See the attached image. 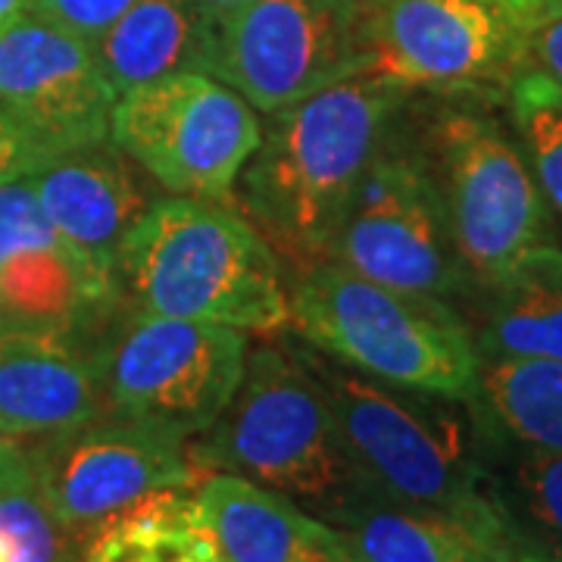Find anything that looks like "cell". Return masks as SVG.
<instances>
[{
  "mask_svg": "<svg viewBox=\"0 0 562 562\" xmlns=\"http://www.w3.org/2000/svg\"><path fill=\"white\" fill-rule=\"evenodd\" d=\"M406 103L409 91L362 69L269 116L235 198L281 266L328 260L347 203Z\"/></svg>",
  "mask_w": 562,
  "mask_h": 562,
  "instance_id": "1",
  "label": "cell"
},
{
  "mask_svg": "<svg viewBox=\"0 0 562 562\" xmlns=\"http://www.w3.org/2000/svg\"><path fill=\"white\" fill-rule=\"evenodd\" d=\"M297 350L328 394L360 494L506 528L491 441L469 401L366 379L306 344Z\"/></svg>",
  "mask_w": 562,
  "mask_h": 562,
  "instance_id": "2",
  "label": "cell"
},
{
  "mask_svg": "<svg viewBox=\"0 0 562 562\" xmlns=\"http://www.w3.org/2000/svg\"><path fill=\"white\" fill-rule=\"evenodd\" d=\"M116 301L157 316L276 335L291 322L284 266L257 225L225 201L157 198L128 232Z\"/></svg>",
  "mask_w": 562,
  "mask_h": 562,
  "instance_id": "3",
  "label": "cell"
},
{
  "mask_svg": "<svg viewBox=\"0 0 562 562\" xmlns=\"http://www.w3.org/2000/svg\"><path fill=\"white\" fill-rule=\"evenodd\" d=\"M288 303L294 335L328 360L394 387L472 401L479 347L460 306L362 279L335 260L294 269Z\"/></svg>",
  "mask_w": 562,
  "mask_h": 562,
  "instance_id": "4",
  "label": "cell"
},
{
  "mask_svg": "<svg viewBox=\"0 0 562 562\" xmlns=\"http://www.w3.org/2000/svg\"><path fill=\"white\" fill-rule=\"evenodd\" d=\"M201 469L232 472L335 522L360 494L335 409L301 350L262 344L247 353L225 413L191 447Z\"/></svg>",
  "mask_w": 562,
  "mask_h": 562,
  "instance_id": "5",
  "label": "cell"
},
{
  "mask_svg": "<svg viewBox=\"0 0 562 562\" xmlns=\"http://www.w3.org/2000/svg\"><path fill=\"white\" fill-rule=\"evenodd\" d=\"M472 294L557 241L553 210L516 135L479 98H443L419 125ZM472 301V297H469Z\"/></svg>",
  "mask_w": 562,
  "mask_h": 562,
  "instance_id": "6",
  "label": "cell"
},
{
  "mask_svg": "<svg viewBox=\"0 0 562 562\" xmlns=\"http://www.w3.org/2000/svg\"><path fill=\"white\" fill-rule=\"evenodd\" d=\"M406 110L382 140L347 203L328 260L406 294L465 306L472 284L447 216L441 181L422 128Z\"/></svg>",
  "mask_w": 562,
  "mask_h": 562,
  "instance_id": "7",
  "label": "cell"
},
{
  "mask_svg": "<svg viewBox=\"0 0 562 562\" xmlns=\"http://www.w3.org/2000/svg\"><path fill=\"white\" fill-rule=\"evenodd\" d=\"M110 413L201 438L241 384L250 335L216 322L176 319L125 306L94 347Z\"/></svg>",
  "mask_w": 562,
  "mask_h": 562,
  "instance_id": "8",
  "label": "cell"
},
{
  "mask_svg": "<svg viewBox=\"0 0 562 562\" xmlns=\"http://www.w3.org/2000/svg\"><path fill=\"white\" fill-rule=\"evenodd\" d=\"M262 138L260 113L210 72H179L116 98L110 140L166 194L225 201Z\"/></svg>",
  "mask_w": 562,
  "mask_h": 562,
  "instance_id": "9",
  "label": "cell"
},
{
  "mask_svg": "<svg viewBox=\"0 0 562 562\" xmlns=\"http://www.w3.org/2000/svg\"><path fill=\"white\" fill-rule=\"evenodd\" d=\"M528 25L501 0H384L366 13V72L438 98H506Z\"/></svg>",
  "mask_w": 562,
  "mask_h": 562,
  "instance_id": "10",
  "label": "cell"
},
{
  "mask_svg": "<svg viewBox=\"0 0 562 562\" xmlns=\"http://www.w3.org/2000/svg\"><path fill=\"white\" fill-rule=\"evenodd\" d=\"M360 0H247L216 20L213 76L257 113H279L366 69Z\"/></svg>",
  "mask_w": 562,
  "mask_h": 562,
  "instance_id": "11",
  "label": "cell"
},
{
  "mask_svg": "<svg viewBox=\"0 0 562 562\" xmlns=\"http://www.w3.org/2000/svg\"><path fill=\"white\" fill-rule=\"evenodd\" d=\"M22 450L44 501L76 543L157 491L203 482L188 441L116 413Z\"/></svg>",
  "mask_w": 562,
  "mask_h": 562,
  "instance_id": "12",
  "label": "cell"
},
{
  "mask_svg": "<svg viewBox=\"0 0 562 562\" xmlns=\"http://www.w3.org/2000/svg\"><path fill=\"white\" fill-rule=\"evenodd\" d=\"M116 98L88 41L29 13L0 29V106L44 162L110 140Z\"/></svg>",
  "mask_w": 562,
  "mask_h": 562,
  "instance_id": "13",
  "label": "cell"
},
{
  "mask_svg": "<svg viewBox=\"0 0 562 562\" xmlns=\"http://www.w3.org/2000/svg\"><path fill=\"white\" fill-rule=\"evenodd\" d=\"M41 210L79 266L98 310L116 303V262L128 232L157 201L138 162L113 140L63 154L32 176Z\"/></svg>",
  "mask_w": 562,
  "mask_h": 562,
  "instance_id": "14",
  "label": "cell"
},
{
  "mask_svg": "<svg viewBox=\"0 0 562 562\" xmlns=\"http://www.w3.org/2000/svg\"><path fill=\"white\" fill-rule=\"evenodd\" d=\"M103 413L94 350L76 331L0 328V438L32 447Z\"/></svg>",
  "mask_w": 562,
  "mask_h": 562,
  "instance_id": "15",
  "label": "cell"
},
{
  "mask_svg": "<svg viewBox=\"0 0 562 562\" xmlns=\"http://www.w3.org/2000/svg\"><path fill=\"white\" fill-rule=\"evenodd\" d=\"M198 506L222 562H357L335 525L241 475L210 472Z\"/></svg>",
  "mask_w": 562,
  "mask_h": 562,
  "instance_id": "16",
  "label": "cell"
},
{
  "mask_svg": "<svg viewBox=\"0 0 562 562\" xmlns=\"http://www.w3.org/2000/svg\"><path fill=\"white\" fill-rule=\"evenodd\" d=\"M357 562H522L501 525L357 494L335 519Z\"/></svg>",
  "mask_w": 562,
  "mask_h": 562,
  "instance_id": "17",
  "label": "cell"
},
{
  "mask_svg": "<svg viewBox=\"0 0 562 562\" xmlns=\"http://www.w3.org/2000/svg\"><path fill=\"white\" fill-rule=\"evenodd\" d=\"M213 38L216 20L198 0H135L91 50L113 91L125 94L179 72L213 76Z\"/></svg>",
  "mask_w": 562,
  "mask_h": 562,
  "instance_id": "18",
  "label": "cell"
},
{
  "mask_svg": "<svg viewBox=\"0 0 562 562\" xmlns=\"http://www.w3.org/2000/svg\"><path fill=\"white\" fill-rule=\"evenodd\" d=\"M469 328L479 357L562 362V247L541 244L506 276L472 294Z\"/></svg>",
  "mask_w": 562,
  "mask_h": 562,
  "instance_id": "19",
  "label": "cell"
},
{
  "mask_svg": "<svg viewBox=\"0 0 562 562\" xmlns=\"http://www.w3.org/2000/svg\"><path fill=\"white\" fill-rule=\"evenodd\" d=\"M472 413L494 443L562 450V362L543 357H479Z\"/></svg>",
  "mask_w": 562,
  "mask_h": 562,
  "instance_id": "20",
  "label": "cell"
},
{
  "mask_svg": "<svg viewBox=\"0 0 562 562\" xmlns=\"http://www.w3.org/2000/svg\"><path fill=\"white\" fill-rule=\"evenodd\" d=\"M79 562H222L198 494L157 491L79 541Z\"/></svg>",
  "mask_w": 562,
  "mask_h": 562,
  "instance_id": "21",
  "label": "cell"
},
{
  "mask_svg": "<svg viewBox=\"0 0 562 562\" xmlns=\"http://www.w3.org/2000/svg\"><path fill=\"white\" fill-rule=\"evenodd\" d=\"M491 482L519 560L550 562L562 550V450H516L491 441Z\"/></svg>",
  "mask_w": 562,
  "mask_h": 562,
  "instance_id": "22",
  "label": "cell"
},
{
  "mask_svg": "<svg viewBox=\"0 0 562 562\" xmlns=\"http://www.w3.org/2000/svg\"><path fill=\"white\" fill-rule=\"evenodd\" d=\"M503 101L525 160L553 216L562 220V85L541 66L525 63L509 81Z\"/></svg>",
  "mask_w": 562,
  "mask_h": 562,
  "instance_id": "23",
  "label": "cell"
},
{
  "mask_svg": "<svg viewBox=\"0 0 562 562\" xmlns=\"http://www.w3.org/2000/svg\"><path fill=\"white\" fill-rule=\"evenodd\" d=\"M72 541L32 475L0 494V562H72Z\"/></svg>",
  "mask_w": 562,
  "mask_h": 562,
  "instance_id": "24",
  "label": "cell"
},
{
  "mask_svg": "<svg viewBox=\"0 0 562 562\" xmlns=\"http://www.w3.org/2000/svg\"><path fill=\"white\" fill-rule=\"evenodd\" d=\"M132 3L135 0H25V13L94 44Z\"/></svg>",
  "mask_w": 562,
  "mask_h": 562,
  "instance_id": "25",
  "label": "cell"
},
{
  "mask_svg": "<svg viewBox=\"0 0 562 562\" xmlns=\"http://www.w3.org/2000/svg\"><path fill=\"white\" fill-rule=\"evenodd\" d=\"M41 166H44V160L32 147V140L22 135L20 125L10 120V113L0 106V184L32 179Z\"/></svg>",
  "mask_w": 562,
  "mask_h": 562,
  "instance_id": "26",
  "label": "cell"
},
{
  "mask_svg": "<svg viewBox=\"0 0 562 562\" xmlns=\"http://www.w3.org/2000/svg\"><path fill=\"white\" fill-rule=\"evenodd\" d=\"M528 63L541 66L562 85V16H550L528 29Z\"/></svg>",
  "mask_w": 562,
  "mask_h": 562,
  "instance_id": "27",
  "label": "cell"
},
{
  "mask_svg": "<svg viewBox=\"0 0 562 562\" xmlns=\"http://www.w3.org/2000/svg\"><path fill=\"white\" fill-rule=\"evenodd\" d=\"M29 475H32V465L25 460V450L20 443L0 438V494L22 479H29Z\"/></svg>",
  "mask_w": 562,
  "mask_h": 562,
  "instance_id": "28",
  "label": "cell"
},
{
  "mask_svg": "<svg viewBox=\"0 0 562 562\" xmlns=\"http://www.w3.org/2000/svg\"><path fill=\"white\" fill-rule=\"evenodd\" d=\"M503 7L516 16L525 25H531L535 22V13H538V0H501Z\"/></svg>",
  "mask_w": 562,
  "mask_h": 562,
  "instance_id": "29",
  "label": "cell"
},
{
  "mask_svg": "<svg viewBox=\"0 0 562 562\" xmlns=\"http://www.w3.org/2000/svg\"><path fill=\"white\" fill-rule=\"evenodd\" d=\"M203 10L213 16V20H220V16H225V13H232V10H238V7H244L247 0H198Z\"/></svg>",
  "mask_w": 562,
  "mask_h": 562,
  "instance_id": "30",
  "label": "cell"
},
{
  "mask_svg": "<svg viewBox=\"0 0 562 562\" xmlns=\"http://www.w3.org/2000/svg\"><path fill=\"white\" fill-rule=\"evenodd\" d=\"M25 16V0H0V29Z\"/></svg>",
  "mask_w": 562,
  "mask_h": 562,
  "instance_id": "31",
  "label": "cell"
},
{
  "mask_svg": "<svg viewBox=\"0 0 562 562\" xmlns=\"http://www.w3.org/2000/svg\"><path fill=\"white\" fill-rule=\"evenodd\" d=\"M550 16H562V0H538V13H535V22L550 20ZM531 22V25H535ZM528 25V29H531Z\"/></svg>",
  "mask_w": 562,
  "mask_h": 562,
  "instance_id": "32",
  "label": "cell"
},
{
  "mask_svg": "<svg viewBox=\"0 0 562 562\" xmlns=\"http://www.w3.org/2000/svg\"><path fill=\"white\" fill-rule=\"evenodd\" d=\"M550 562H562V550H560V553H557V557H550Z\"/></svg>",
  "mask_w": 562,
  "mask_h": 562,
  "instance_id": "33",
  "label": "cell"
}]
</instances>
